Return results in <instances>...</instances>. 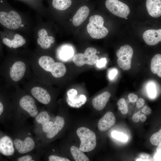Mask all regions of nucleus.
<instances>
[{
	"label": "nucleus",
	"instance_id": "11",
	"mask_svg": "<svg viewBox=\"0 0 161 161\" xmlns=\"http://www.w3.org/2000/svg\"><path fill=\"white\" fill-rule=\"evenodd\" d=\"M26 69L25 64L23 62L18 61L12 65L10 71V76L12 79L18 81L23 77Z\"/></svg>",
	"mask_w": 161,
	"mask_h": 161
},
{
	"label": "nucleus",
	"instance_id": "30",
	"mask_svg": "<svg viewBox=\"0 0 161 161\" xmlns=\"http://www.w3.org/2000/svg\"><path fill=\"white\" fill-rule=\"evenodd\" d=\"M112 136L114 138L122 142H126L128 139L127 136L123 133L114 131L112 133Z\"/></svg>",
	"mask_w": 161,
	"mask_h": 161
},
{
	"label": "nucleus",
	"instance_id": "38",
	"mask_svg": "<svg viewBox=\"0 0 161 161\" xmlns=\"http://www.w3.org/2000/svg\"><path fill=\"white\" fill-rule=\"evenodd\" d=\"M151 112V109L147 106L143 107L141 110V112L144 114L146 115L150 114Z\"/></svg>",
	"mask_w": 161,
	"mask_h": 161
},
{
	"label": "nucleus",
	"instance_id": "14",
	"mask_svg": "<svg viewBox=\"0 0 161 161\" xmlns=\"http://www.w3.org/2000/svg\"><path fill=\"white\" fill-rule=\"evenodd\" d=\"M111 96V94L108 91L105 92L96 96L92 100L93 107L98 111L102 110L106 106Z\"/></svg>",
	"mask_w": 161,
	"mask_h": 161
},
{
	"label": "nucleus",
	"instance_id": "19",
	"mask_svg": "<svg viewBox=\"0 0 161 161\" xmlns=\"http://www.w3.org/2000/svg\"><path fill=\"white\" fill-rule=\"evenodd\" d=\"M36 121L42 126L43 131L46 133L48 132L51 128L53 122L50 121V117L47 112H43L36 116Z\"/></svg>",
	"mask_w": 161,
	"mask_h": 161
},
{
	"label": "nucleus",
	"instance_id": "33",
	"mask_svg": "<svg viewBox=\"0 0 161 161\" xmlns=\"http://www.w3.org/2000/svg\"><path fill=\"white\" fill-rule=\"evenodd\" d=\"M128 97L129 101L131 103L136 102L138 99L137 95L133 93H129Z\"/></svg>",
	"mask_w": 161,
	"mask_h": 161
},
{
	"label": "nucleus",
	"instance_id": "18",
	"mask_svg": "<svg viewBox=\"0 0 161 161\" xmlns=\"http://www.w3.org/2000/svg\"><path fill=\"white\" fill-rule=\"evenodd\" d=\"M89 13L88 7L83 6L80 7L73 17L72 22L76 27L80 25L87 18Z\"/></svg>",
	"mask_w": 161,
	"mask_h": 161
},
{
	"label": "nucleus",
	"instance_id": "9",
	"mask_svg": "<svg viewBox=\"0 0 161 161\" xmlns=\"http://www.w3.org/2000/svg\"><path fill=\"white\" fill-rule=\"evenodd\" d=\"M19 104L21 107L27 111L32 117H35L38 112L34 99L31 96L26 95L20 100Z\"/></svg>",
	"mask_w": 161,
	"mask_h": 161
},
{
	"label": "nucleus",
	"instance_id": "22",
	"mask_svg": "<svg viewBox=\"0 0 161 161\" xmlns=\"http://www.w3.org/2000/svg\"><path fill=\"white\" fill-rule=\"evenodd\" d=\"M150 69L154 74H157L161 77V55L157 54L152 58L150 64Z\"/></svg>",
	"mask_w": 161,
	"mask_h": 161
},
{
	"label": "nucleus",
	"instance_id": "4",
	"mask_svg": "<svg viewBox=\"0 0 161 161\" xmlns=\"http://www.w3.org/2000/svg\"><path fill=\"white\" fill-rule=\"evenodd\" d=\"M22 20L19 14L14 10L9 13L4 11H0V24L10 30H16L21 24Z\"/></svg>",
	"mask_w": 161,
	"mask_h": 161
},
{
	"label": "nucleus",
	"instance_id": "21",
	"mask_svg": "<svg viewBox=\"0 0 161 161\" xmlns=\"http://www.w3.org/2000/svg\"><path fill=\"white\" fill-rule=\"evenodd\" d=\"M2 42L4 44L10 48H16L24 44L26 40L22 36L16 34L14 35L13 40H10L7 37H4L2 39Z\"/></svg>",
	"mask_w": 161,
	"mask_h": 161
},
{
	"label": "nucleus",
	"instance_id": "44",
	"mask_svg": "<svg viewBox=\"0 0 161 161\" xmlns=\"http://www.w3.org/2000/svg\"><path fill=\"white\" fill-rule=\"evenodd\" d=\"M97 53H99L100 52H97Z\"/></svg>",
	"mask_w": 161,
	"mask_h": 161
},
{
	"label": "nucleus",
	"instance_id": "5",
	"mask_svg": "<svg viewBox=\"0 0 161 161\" xmlns=\"http://www.w3.org/2000/svg\"><path fill=\"white\" fill-rule=\"evenodd\" d=\"M133 54V49L128 45L121 46L117 51L116 55L118 58L117 63L120 68L124 70H128L130 69Z\"/></svg>",
	"mask_w": 161,
	"mask_h": 161
},
{
	"label": "nucleus",
	"instance_id": "42",
	"mask_svg": "<svg viewBox=\"0 0 161 161\" xmlns=\"http://www.w3.org/2000/svg\"><path fill=\"white\" fill-rule=\"evenodd\" d=\"M24 26V25H21V27H23Z\"/></svg>",
	"mask_w": 161,
	"mask_h": 161
},
{
	"label": "nucleus",
	"instance_id": "25",
	"mask_svg": "<svg viewBox=\"0 0 161 161\" xmlns=\"http://www.w3.org/2000/svg\"><path fill=\"white\" fill-rule=\"evenodd\" d=\"M70 151L74 159L76 161H89V159L79 148L75 146L70 148Z\"/></svg>",
	"mask_w": 161,
	"mask_h": 161
},
{
	"label": "nucleus",
	"instance_id": "45",
	"mask_svg": "<svg viewBox=\"0 0 161 161\" xmlns=\"http://www.w3.org/2000/svg\"><path fill=\"white\" fill-rule=\"evenodd\" d=\"M72 20V19L70 20V21H71Z\"/></svg>",
	"mask_w": 161,
	"mask_h": 161
},
{
	"label": "nucleus",
	"instance_id": "28",
	"mask_svg": "<svg viewBox=\"0 0 161 161\" xmlns=\"http://www.w3.org/2000/svg\"><path fill=\"white\" fill-rule=\"evenodd\" d=\"M118 109L121 111V113L123 115L126 114L129 112V108L125 99L121 98L117 102Z\"/></svg>",
	"mask_w": 161,
	"mask_h": 161
},
{
	"label": "nucleus",
	"instance_id": "2",
	"mask_svg": "<svg viewBox=\"0 0 161 161\" xmlns=\"http://www.w3.org/2000/svg\"><path fill=\"white\" fill-rule=\"evenodd\" d=\"M76 133L80 141V150L83 152H88L95 148L96 138L94 132L88 128L82 127L77 129Z\"/></svg>",
	"mask_w": 161,
	"mask_h": 161
},
{
	"label": "nucleus",
	"instance_id": "39",
	"mask_svg": "<svg viewBox=\"0 0 161 161\" xmlns=\"http://www.w3.org/2000/svg\"><path fill=\"white\" fill-rule=\"evenodd\" d=\"M117 70L116 69H113L109 72V77L111 79H113L117 74Z\"/></svg>",
	"mask_w": 161,
	"mask_h": 161
},
{
	"label": "nucleus",
	"instance_id": "17",
	"mask_svg": "<svg viewBox=\"0 0 161 161\" xmlns=\"http://www.w3.org/2000/svg\"><path fill=\"white\" fill-rule=\"evenodd\" d=\"M146 6L151 16L158 18L161 16V0H146Z\"/></svg>",
	"mask_w": 161,
	"mask_h": 161
},
{
	"label": "nucleus",
	"instance_id": "6",
	"mask_svg": "<svg viewBox=\"0 0 161 161\" xmlns=\"http://www.w3.org/2000/svg\"><path fill=\"white\" fill-rule=\"evenodd\" d=\"M105 5L112 13L120 17L125 18L130 12L129 7L118 0H106Z\"/></svg>",
	"mask_w": 161,
	"mask_h": 161
},
{
	"label": "nucleus",
	"instance_id": "32",
	"mask_svg": "<svg viewBox=\"0 0 161 161\" xmlns=\"http://www.w3.org/2000/svg\"><path fill=\"white\" fill-rule=\"evenodd\" d=\"M49 161H70L69 160L55 155H50L48 158Z\"/></svg>",
	"mask_w": 161,
	"mask_h": 161
},
{
	"label": "nucleus",
	"instance_id": "12",
	"mask_svg": "<svg viewBox=\"0 0 161 161\" xmlns=\"http://www.w3.org/2000/svg\"><path fill=\"white\" fill-rule=\"evenodd\" d=\"M14 148L13 141L7 136L0 138V152L5 156H10L13 154Z\"/></svg>",
	"mask_w": 161,
	"mask_h": 161
},
{
	"label": "nucleus",
	"instance_id": "41",
	"mask_svg": "<svg viewBox=\"0 0 161 161\" xmlns=\"http://www.w3.org/2000/svg\"><path fill=\"white\" fill-rule=\"evenodd\" d=\"M4 110V106L2 103L0 101V116L3 112Z\"/></svg>",
	"mask_w": 161,
	"mask_h": 161
},
{
	"label": "nucleus",
	"instance_id": "36",
	"mask_svg": "<svg viewBox=\"0 0 161 161\" xmlns=\"http://www.w3.org/2000/svg\"><path fill=\"white\" fill-rule=\"evenodd\" d=\"M140 112L139 111L134 114L132 117V120L135 123H137L140 120Z\"/></svg>",
	"mask_w": 161,
	"mask_h": 161
},
{
	"label": "nucleus",
	"instance_id": "23",
	"mask_svg": "<svg viewBox=\"0 0 161 161\" xmlns=\"http://www.w3.org/2000/svg\"><path fill=\"white\" fill-rule=\"evenodd\" d=\"M66 72V68L65 65L62 63L59 62H55L50 71L52 75L56 78L63 76Z\"/></svg>",
	"mask_w": 161,
	"mask_h": 161
},
{
	"label": "nucleus",
	"instance_id": "20",
	"mask_svg": "<svg viewBox=\"0 0 161 161\" xmlns=\"http://www.w3.org/2000/svg\"><path fill=\"white\" fill-rule=\"evenodd\" d=\"M64 124V120L63 117L59 116L56 117L51 128L47 133V137L49 139L53 138L62 129Z\"/></svg>",
	"mask_w": 161,
	"mask_h": 161
},
{
	"label": "nucleus",
	"instance_id": "40",
	"mask_svg": "<svg viewBox=\"0 0 161 161\" xmlns=\"http://www.w3.org/2000/svg\"><path fill=\"white\" fill-rule=\"evenodd\" d=\"M147 119L146 116L145 114L141 113L140 114V120L142 122H145Z\"/></svg>",
	"mask_w": 161,
	"mask_h": 161
},
{
	"label": "nucleus",
	"instance_id": "24",
	"mask_svg": "<svg viewBox=\"0 0 161 161\" xmlns=\"http://www.w3.org/2000/svg\"><path fill=\"white\" fill-rule=\"evenodd\" d=\"M55 63L54 59L48 56H43L38 60V63L40 66L45 71L50 72L51 68Z\"/></svg>",
	"mask_w": 161,
	"mask_h": 161
},
{
	"label": "nucleus",
	"instance_id": "1",
	"mask_svg": "<svg viewBox=\"0 0 161 161\" xmlns=\"http://www.w3.org/2000/svg\"><path fill=\"white\" fill-rule=\"evenodd\" d=\"M103 17L99 15L91 16L87 26V31L93 38L100 39L105 37L108 33V30L103 26Z\"/></svg>",
	"mask_w": 161,
	"mask_h": 161
},
{
	"label": "nucleus",
	"instance_id": "13",
	"mask_svg": "<svg viewBox=\"0 0 161 161\" xmlns=\"http://www.w3.org/2000/svg\"><path fill=\"white\" fill-rule=\"evenodd\" d=\"M116 119L113 113L111 112L106 113L98 123V127L101 131H105L109 129L115 123Z\"/></svg>",
	"mask_w": 161,
	"mask_h": 161
},
{
	"label": "nucleus",
	"instance_id": "3",
	"mask_svg": "<svg viewBox=\"0 0 161 161\" xmlns=\"http://www.w3.org/2000/svg\"><path fill=\"white\" fill-rule=\"evenodd\" d=\"M97 50L93 47H89L85 50L84 53H79L73 57L72 61L77 66H81L87 64L92 65L96 64L99 60L96 55Z\"/></svg>",
	"mask_w": 161,
	"mask_h": 161
},
{
	"label": "nucleus",
	"instance_id": "31",
	"mask_svg": "<svg viewBox=\"0 0 161 161\" xmlns=\"http://www.w3.org/2000/svg\"><path fill=\"white\" fill-rule=\"evenodd\" d=\"M147 90L149 96L151 98L154 97L156 91L155 84L152 83H149L147 87Z\"/></svg>",
	"mask_w": 161,
	"mask_h": 161
},
{
	"label": "nucleus",
	"instance_id": "7",
	"mask_svg": "<svg viewBox=\"0 0 161 161\" xmlns=\"http://www.w3.org/2000/svg\"><path fill=\"white\" fill-rule=\"evenodd\" d=\"M86 100L85 95H78L77 92L75 89H70L67 92L66 101L69 105L71 107L79 108L85 103Z\"/></svg>",
	"mask_w": 161,
	"mask_h": 161
},
{
	"label": "nucleus",
	"instance_id": "16",
	"mask_svg": "<svg viewBox=\"0 0 161 161\" xmlns=\"http://www.w3.org/2000/svg\"><path fill=\"white\" fill-rule=\"evenodd\" d=\"M38 35L39 38L37 40V43L43 49L49 48L51 44L55 42L54 38L52 36H48L47 30L44 29L39 30L38 32Z\"/></svg>",
	"mask_w": 161,
	"mask_h": 161
},
{
	"label": "nucleus",
	"instance_id": "10",
	"mask_svg": "<svg viewBox=\"0 0 161 161\" xmlns=\"http://www.w3.org/2000/svg\"><path fill=\"white\" fill-rule=\"evenodd\" d=\"M143 38L148 45H156L161 41V29L147 30L144 32Z\"/></svg>",
	"mask_w": 161,
	"mask_h": 161
},
{
	"label": "nucleus",
	"instance_id": "29",
	"mask_svg": "<svg viewBox=\"0 0 161 161\" xmlns=\"http://www.w3.org/2000/svg\"><path fill=\"white\" fill-rule=\"evenodd\" d=\"M150 141L151 143L155 146H158L161 142V130L153 134L151 137Z\"/></svg>",
	"mask_w": 161,
	"mask_h": 161
},
{
	"label": "nucleus",
	"instance_id": "46",
	"mask_svg": "<svg viewBox=\"0 0 161 161\" xmlns=\"http://www.w3.org/2000/svg\"></svg>",
	"mask_w": 161,
	"mask_h": 161
},
{
	"label": "nucleus",
	"instance_id": "43",
	"mask_svg": "<svg viewBox=\"0 0 161 161\" xmlns=\"http://www.w3.org/2000/svg\"><path fill=\"white\" fill-rule=\"evenodd\" d=\"M125 18L126 19H128V18H127V17Z\"/></svg>",
	"mask_w": 161,
	"mask_h": 161
},
{
	"label": "nucleus",
	"instance_id": "8",
	"mask_svg": "<svg viewBox=\"0 0 161 161\" xmlns=\"http://www.w3.org/2000/svg\"><path fill=\"white\" fill-rule=\"evenodd\" d=\"M14 144L16 149L21 154H24L32 151L35 148V143L33 139L27 137L23 141L19 139H15Z\"/></svg>",
	"mask_w": 161,
	"mask_h": 161
},
{
	"label": "nucleus",
	"instance_id": "34",
	"mask_svg": "<svg viewBox=\"0 0 161 161\" xmlns=\"http://www.w3.org/2000/svg\"><path fill=\"white\" fill-rule=\"evenodd\" d=\"M106 62V59L104 58L98 60L96 64L98 67L101 68L105 66Z\"/></svg>",
	"mask_w": 161,
	"mask_h": 161
},
{
	"label": "nucleus",
	"instance_id": "27",
	"mask_svg": "<svg viewBox=\"0 0 161 161\" xmlns=\"http://www.w3.org/2000/svg\"><path fill=\"white\" fill-rule=\"evenodd\" d=\"M73 53V50L71 47L65 46L63 47L61 49L60 56L61 59L66 60L72 57Z\"/></svg>",
	"mask_w": 161,
	"mask_h": 161
},
{
	"label": "nucleus",
	"instance_id": "35",
	"mask_svg": "<svg viewBox=\"0 0 161 161\" xmlns=\"http://www.w3.org/2000/svg\"><path fill=\"white\" fill-rule=\"evenodd\" d=\"M18 161H34L32 160V157L29 155H26L19 158L18 160Z\"/></svg>",
	"mask_w": 161,
	"mask_h": 161
},
{
	"label": "nucleus",
	"instance_id": "37",
	"mask_svg": "<svg viewBox=\"0 0 161 161\" xmlns=\"http://www.w3.org/2000/svg\"><path fill=\"white\" fill-rule=\"evenodd\" d=\"M145 103V100L142 98H139L137 101L136 106L138 108H141L143 106Z\"/></svg>",
	"mask_w": 161,
	"mask_h": 161
},
{
	"label": "nucleus",
	"instance_id": "15",
	"mask_svg": "<svg viewBox=\"0 0 161 161\" xmlns=\"http://www.w3.org/2000/svg\"><path fill=\"white\" fill-rule=\"evenodd\" d=\"M32 95L38 101L44 104H47L51 100V97L45 89L41 87L36 86L32 88L31 90Z\"/></svg>",
	"mask_w": 161,
	"mask_h": 161
},
{
	"label": "nucleus",
	"instance_id": "26",
	"mask_svg": "<svg viewBox=\"0 0 161 161\" xmlns=\"http://www.w3.org/2000/svg\"><path fill=\"white\" fill-rule=\"evenodd\" d=\"M71 4V0H53L52 1V5L53 7L60 10L67 9Z\"/></svg>",
	"mask_w": 161,
	"mask_h": 161
}]
</instances>
